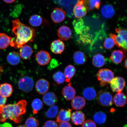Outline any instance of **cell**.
<instances>
[{
  "mask_svg": "<svg viewBox=\"0 0 127 127\" xmlns=\"http://www.w3.org/2000/svg\"><path fill=\"white\" fill-rule=\"evenodd\" d=\"M12 23V31L16 37L12 38L11 47L20 48L28 42H32L36 36L35 30L22 23L18 19L13 21Z\"/></svg>",
  "mask_w": 127,
  "mask_h": 127,
  "instance_id": "6da1fadb",
  "label": "cell"
},
{
  "mask_svg": "<svg viewBox=\"0 0 127 127\" xmlns=\"http://www.w3.org/2000/svg\"><path fill=\"white\" fill-rule=\"evenodd\" d=\"M27 102L22 100L15 104H9L0 107V122L4 123L7 119L17 124L23 120V116L26 112Z\"/></svg>",
  "mask_w": 127,
  "mask_h": 127,
  "instance_id": "7a4b0ae2",
  "label": "cell"
},
{
  "mask_svg": "<svg viewBox=\"0 0 127 127\" xmlns=\"http://www.w3.org/2000/svg\"><path fill=\"white\" fill-rule=\"evenodd\" d=\"M97 77L100 82V85L102 86H104L107 84L110 83L114 78V74L110 69H101L98 72Z\"/></svg>",
  "mask_w": 127,
  "mask_h": 127,
  "instance_id": "3957f363",
  "label": "cell"
},
{
  "mask_svg": "<svg viewBox=\"0 0 127 127\" xmlns=\"http://www.w3.org/2000/svg\"><path fill=\"white\" fill-rule=\"evenodd\" d=\"M113 96L108 92L100 91L96 95V100L101 106L108 107L111 106L113 104Z\"/></svg>",
  "mask_w": 127,
  "mask_h": 127,
  "instance_id": "277c9868",
  "label": "cell"
},
{
  "mask_svg": "<svg viewBox=\"0 0 127 127\" xmlns=\"http://www.w3.org/2000/svg\"><path fill=\"white\" fill-rule=\"evenodd\" d=\"M34 82L32 78L28 76L22 77L19 80L18 85L19 88L25 93L31 92L34 87Z\"/></svg>",
  "mask_w": 127,
  "mask_h": 127,
  "instance_id": "5b68a950",
  "label": "cell"
},
{
  "mask_svg": "<svg viewBox=\"0 0 127 127\" xmlns=\"http://www.w3.org/2000/svg\"><path fill=\"white\" fill-rule=\"evenodd\" d=\"M111 89L114 92L121 93L126 85V82L123 78L116 77L112 79L110 83Z\"/></svg>",
  "mask_w": 127,
  "mask_h": 127,
  "instance_id": "8992f818",
  "label": "cell"
},
{
  "mask_svg": "<svg viewBox=\"0 0 127 127\" xmlns=\"http://www.w3.org/2000/svg\"><path fill=\"white\" fill-rule=\"evenodd\" d=\"M73 25L75 32L79 36L87 34L90 30L89 28L85 25L83 20L81 18L74 20Z\"/></svg>",
  "mask_w": 127,
  "mask_h": 127,
  "instance_id": "52a82bcc",
  "label": "cell"
},
{
  "mask_svg": "<svg viewBox=\"0 0 127 127\" xmlns=\"http://www.w3.org/2000/svg\"><path fill=\"white\" fill-rule=\"evenodd\" d=\"M84 3V0H79L74 6L73 12L76 18H81L86 15L87 9Z\"/></svg>",
  "mask_w": 127,
  "mask_h": 127,
  "instance_id": "ba28073f",
  "label": "cell"
},
{
  "mask_svg": "<svg viewBox=\"0 0 127 127\" xmlns=\"http://www.w3.org/2000/svg\"><path fill=\"white\" fill-rule=\"evenodd\" d=\"M35 58L38 63L42 66L48 64L51 60L50 54L44 50H41L38 52L36 55Z\"/></svg>",
  "mask_w": 127,
  "mask_h": 127,
  "instance_id": "9c48e42d",
  "label": "cell"
},
{
  "mask_svg": "<svg viewBox=\"0 0 127 127\" xmlns=\"http://www.w3.org/2000/svg\"><path fill=\"white\" fill-rule=\"evenodd\" d=\"M127 56L126 50L124 49L115 50L113 52L110 57V59L116 64L121 63Z\"/></svg>",
  "mask_w": 127,
  "mask_h": 127,
  "instance_id": "30bf717a",
  "label": "cell"
},
{
  "mask_svg": "<svg viewBox=\"0 0 127 127\" xmlns=\"http://www.w3.org/2000/svg\"><path fill=\"white\" fill-rule=\"evenodd\" d=\"M66 15L65 11L59 8H56L54 9L51 15L52 21L55 23L63 22L65 18Z\"/></svg>",
  "mask_w": 127,
  "mask_h": 127,
  "instance_id": "8fae6325",
  "label": "cell"
},
{
  "mask_svg": "<svg viewBox=\"0 0 127 127\" xmlns=\"http://www.w3.org/2000/svg\"><path fill=\"white\" fill-rule=\"evenodd\" d=\"M50 86L48 81L44 79H39L36 82V91L39 94L44 95L48 91Z\"/></svg>",
  "mask_w": 127,
  "mask_h": 127,
  "instance_id": "7c38bea8",
  "label": "cell"
},
{
  "mask_svg": "<svg viewBox=\"0 0 127 127\" xmlns=\"http://www.w3.org/2000/svg\"><path fill=\"white\" fill-rule=\"evenodd\" d=\"M72 111V109H60L57 117L56 122L58 123L69 122L70 120Z\"/></svg>",
  "mask_w": 127,
  "mask_h": 127,
  "instance_id": "4fadbf2b",
  "label": "cell"
},
{
  "mask_svg": "<svg viewBox=\"0 0 127 127\" xmlns=\"http://www.w3.org/2000/svg\"><path fill=\"white\" fill-rule=\"evenodd\" d=\"M51 51L56 54H60L64 51L65 49L64 44L60 39L54 41L50 46Z\"/></svg>",
  "mask_w": 127,
  "mask_h": 127,
  "instance_id": "5bb4252c",
  "label": "cell"
},
{
  "mask_svg": "<svg viewBox=\"0 0 127 127\" xmlns=\"http://www.w3.org/2000/svg\"><path fill=\"white\" fill-rule=\"evenodd\" d=\"M62 93L65 99L70 101L75 97L76 92L73 87L71 86V83H70L67 86L64 87Z\"/></svg>",
  "mask_w": 127,
  "mask_h": 127,
  "instance_id": "9a60e30c",
  "label": "cell"
},
{
  "mask_svg": "<svg viewBox=\"0 0 127 127\" xmlns=\"http://www.w3.org/2000/svg\"><path fill=\"white\" fill-rule=\"evenodd\" d=\"M43 100L45 104L48 106L54 105L58 102V99L57 95L53 92L47 93L44 94Z\"/></svg>",
  "mask_w": 127,
  "mask_h": 127,
  "instance_id": "2e32d148",
  "label": "cell"
},
{
  "mask_svg": "<svg viewBox=\"0 0 127 127\" xmlns=\"http://www.w3.org/2000/svg\"><path fill=\"white\" fill-rule=\"evenodd\" d=\"M58 35V37L64 41H67L72 36V32L69 27L66 26H62L59 29Z\"/></svg>",
  "mask_w": 127,
  "mask_h": 127,
  "instance_id": "e0dca14e",
  "label": "cell"
},
{
  "mask_svg": "<svg viewBox=\"0 0 127 127\" xmlns=\"http://www.w3.org/2000/svg\"><path fill=\"white\" fill-rule=\"evenodd\" d=\"M71 100V107L76 110H81L85 107L86 104L85 99L81 96H76Z\"/></svg>",
  "mask_w": 127,
  "mask_h": 127,
  "instance_id": "ac0fdd59",
  "label": "cell"
},
{
  "mask_svg": "<svg viewBox=\"0 0 127 127\" xmlns=\"http://www.w3.org/2000/svg\"><path fill=\"white\" fill-rule=\"evenodd\" d=\"M71 119L73 123L77 125L82 124L85 121V115L80 111H76L71 114Z\"/></svg>",
  "mask_w": 127,
  "mask_h": 127,
  "instance_id": "d6986e66",
  "label": "cell"
},
{
  "mask_svg": "<svg viewBox=\"0 0 127 127\" xmlns=\"http://www.w3.org/2000/svg\"><path fill=\"white\" fill-rule=\"evenodd\" d=\"M101 13L104 18L110 19L114 16L115 14V11L112 5L105 4L101 8Z\"/></svg>",
  "mask_w": 127,
  "mask_h": 127,
  "instance_id": "ffe728a7",
  "label": "cell"
},
{
  "mask_svg": "<svg viewBox=\"0 0 127 127\" xmlns=\"http://www.w3.org/2000/svg\"><path fill=\"white\" fill-rule=\"evenodd\" d=\"M113 102L117 107H123L127 104V97L122 92L117 93L114 96Z\"/></svg>",
  "mask_w": 127,
  "mask_h": 127,
  "instance_id": "44dd1931",
  "label": "cell"
},
{
  "mask_svg": "<svg viewBox=\"0 0 127 127\" xmlns=\"http://www.w3.org/2000/svg\"><path fill=\"white\" fill-rule=\"evenodd\" d=\"M33 53L32 49L31 47L28 45H24L21 48L19 54L22 59L27 60L31 58Z\"/></svg>",
  "mask_w": 127,
  "mask_h": 127,
  "instance_id": "7402d4cb",
  "label": "cell"
},
{
  "mask_svg": "<svg viewBox=\"0 0 127 127\" xmlns=\"http://www.w3.org/2000/svg\"><path fill=\"white\" fill-rule=\"evenodd\" d=\"M7 60L8 63L12 65L18 64L21 61L19 54L15 51L11 52L8 55Z\"/></svg>",
  "mask_w": 127,
  "mask_h": 127,
  "instance_id": "603a6c76",
  "label": "cell"
},
{
  "mask_svg": "<svg viewBox=\"0 0 127 127\" xmlns=\"http://www.w3.org/2000/svg\"><path fill=\"white\" fill-rule=\"evenodd\" d=\"M13 88L10 84L5 83L0 85V94L6 98L9 97L12 94Z\"/></svg>",
  "mask_w": 127,
  "mask_h": 127,
  "instance_id": "cb8c5ba5",
  "label": "cell"
},
{
  "mask_svg": "<svg viewBox=\"0 0 127 127\" xmlns=\"http://www.w3.org/2000/svg\"><path fill=\"white\" fill-rule=\"evenodd\" d=\"M12 38L4 33H0V49H4L10 45Z\"/></svg>",
  "mask_w": 127,
  "mask_h": 127,
  "instance_id": "d4e9b609",
  "label": "cell"
},
{
  "mask_svg": "<svg viewBox=\"0 0 127 127\" xmlns=\"http://www.w3.org/2000/svg\"><path fill=\"white\" fill-rule=\"evenodd\" d=\"M74 62L77 64H83L86 62L87 57L85 54L80 51L76 52L73 55Z\"/></svg>",
  "mask_w": 127,
  "mask_h": 127,
  "instance_id": "484cf974",
  "label": "cell"
},
{
  "mask_svg": "<svg viewBox=\"0 0 127 127\" xmlns=\"http://www.w3.org/2000/svg\"><path fill=\"white\" fill-rule=\"evenodd\" d=\"M85 7L90 11L95 8L99 10L101 4V0H84Z\"/></svg>",
  "mask_w": 127,
  "mask_h": 127,
  "instance_id": "4316f807",
  "label": "cell"
},
{
  "mask_svg": "<svg viewBox=\"0 0 127 127\" xmlns=\"http://www.w3.org/2000/svg\"><path fill=\"white\" fill-rule=\"evenodd\" d=\"M92 62L95 67H100L104 66L105 64V59L101 54H97L93 57Z\"/></svg>",
  "mask_w": 127,
  "mask_h": 127,
  "instance_id": "83f0119b",
  "label": "cell"
},
{
  "mask_svg": "<svg viewBox=\"0 0 127 127\" xmlns=\"http://www.w3.org/2000/svg\"><path fill=\"white\" fill-rule=\"evenodd\" d=\"M83 95L84 98L89 101L94 99L96 96V93L94 89L91 87L86 88L83 90Z\"/></svg>",
  "mask_w": 127,
  "mask_h": 127,
  "instance_id": "f1b7e54d",
  "label": "cell"
},
{
  "mask_svg": "<svg viewBox=\"0 0 127 127\" xmlns=\"http://www.w3.org/2000/svg\"><path fill=\"white\" fill-rule=\"evenodd\" d=\"M76 69L75 67L71 65H69L65 68L64 74L65 78V81L69 82L75 74Z\"/></svg>",
  "mask_w": 127,
  "mask_h": 127,
  "instance_id": "f546056e",
  "label": "cell"
},
{
  "mask_svg": "<svg viewBox=\"0 0 127 127\" xmlns=\"http://www.w3.org/2000/svg\"><path fill=\"white\" fill-rule=\"evenodd\" d=\"M107 118L106 114L102 112L96 113L93 116V119L95 123L99 125H102L105 123Z\"/></svg>",
  "mask_w": 127,
  "mask_h": 127,
  "instance_id": "4dcf8cb0",
  "label": "cell"
},
{
  "mask_svg": "<svg viewBox=\"0 0 127 127\" xmlns=\"http://www.w3.org/2000/svg\"><path fill=\"white\" fill-rule=\"evenodd\" d=\"M43 19L40 15H33L30 17L29 23L31 26L34 27H38L42 24Z\"/></svg>",
  "mask_w": 127,
  "mask_h": 127,
  "instance_id": "1f68e13d",
  "label": "cell"
},
{
  "mask_svg": "<svg viewBox=\"0 0 127 127\" xmlns=\"http://www.w3.org/2000/svg\"><path fill=\"white\" fill-rule=\"evenodd\" d=\"M43 106V103L40 99L36 98L33 100L32 103V107L33 109V113L37 114L38 111L42 109Z\"/></svg>",
  "mask_w": 127,
  "mask_h": 127,
  "instance_id": "d6a6232c",
  "label": "cell"
},
{
  "mask_svg": "<svg viewBox=\"0 0 127 127\" xmlns=\"http://www.w3.org/2000/svg\"><path fill=\"white\" fill-rule=\"evenodd\" d=\"M58 111L59 108L58 106H52L46 112L45 115L47 118H55L58 115Z\"/></svg>",
  "mask_w": 127,
  "mask_h": 127,
  "instance_id": "836d02e7",
  "label": "cell"
},
{
  "mask_svg": "<svg viewBox=\"0 0 127 127\" xmlns=\"http://www.w3.org/2000/svg\"><path fill=\"white\" fill-rule=\"evenodd\" d=\"M53 78L54 80L58 85L62 84L65 81L64 74L61 71L55 72L53 74Z\"/></svg>",
  "mask_w": 127,
  "mask_h": 127,
  "instance_id": "e575fe53",
  "label": "cell"
},
{
  "mask_svg": "<svg viewBox=\"0 0 127 127\" xmlns=\"http://www.w3.org/2000/svg\"><path fill=\"white\" fill-rule=\"evenodd\" d=\"M39 121L34 117H30L25 122L26 127H39Z\"/></svg>",
  "mask_w": 127,
  "mask_h": 127,
  "instance_id": "d590c367",
  "label": "cell"
},
{
  "mask_svg": "<svg viewBox=\"0 0 127 127\" xmlns=\"http://www.w3.org/2000/svg\"><path fill=\"white\" fill-rule=\"evenodd\" d=\"M115 31L124 42L126 46V50H127V29H121L116 28L115 29Z\"/></svg>",
  "mask_w": 127,
  "mask_h": 127,
  "instance_id": "8d00e7d4",
  "label": "cell"
},
{
  "mask_svg": "<svg viewBox=\"0 0 127 127\" xmlns=\"http://www.w3.org/2000/svg\"><path fill=\"white\" fill-rule=\"evenodd\" d=\"M115 45V41L112 38L108 37L104 41V47L107 50H111L113 48Z\"/></svg>",
  "mask_w": 127,
  "mask_h": 127,
  "instance_id": "74e56055",
  "label": "cell"
},
{
  "mask_svg": "<svg viewBox=\"0 0 127 127\" xmlns=\"http://www.w3.org/2000/svg\"><path fill=\"white\" fill-rule=\"evenodd\" d=\"M82 127H96V126L94 121L91 120H88L84 122Z\"/></svg>",
  "mask_w": 127,
  "mask_h": 127,
  "instance_id": "f35d334b",
  "label": "cell"
},
{
  "mask_svg": "<svg viewBox=\"0 0 127 127\" xmlns=\"http://www.w3.org/2000/svg\"><path fill=\"white\" fill-rule=\"evenodd\" d=\"M43 127H58V124L53 120H49L46 122Z\"/></svg>",
  "mask_w": 127,
  "mask_h": 127,
  "instance_id": "ab89813d",
  "label": "cell"
},
{
  "mask_svg": "<svg viewBox=\"0 0 127 127\" xmlns=\"http://www.w3.org/2000/svg\"><path fill=\"white\" fill-rule=\"evenodd\" d=\"M7 98L0 94V107L4 106L7 102Z\"/></svg>",
  "mask_w": 127,
  "mask_h": 127,
  "instance_id": "60d3db41",
  "label": "cell"
},
{
  "mask_svg": "<svg viewBox=\"0 0 127 127\" xmlns=\"http://www.w3.org/2000/svg\"><path fill=\"white\" fill-rule=\"evenodd\" d=\"M58 127H72L70 123L68 122H62L60 123Z\"/></svg>",
  "mask_w": 127,
  "mask_h": 127,
  "instance_id": "b9f144b4",
  "label": "cell"
},
{
  "mask_svg": "<svg viewBox=\"0 0 127 127\" xmlns=\"http://www.w3.org/2000/svg\"><path fill=\"white\" fill-rule=\"evenodd\" d=\"M0 127H12L10 124L8 123H5L2 124H0Z\"/></svg>",
  "mask_w": 127,
  "mask_h": 127,
  "instance_id": "7bdbcfd3",
  "label": "cell"
},
{
  "mask_svg": "<svg viewBox=\"0 0 127 127\" xmlns=\"http://www.w3.org/2000/svg\"><path fill=\"white\" fill-rule=\"evenodd\" d=\"M16 0H3V1L7 3H13Z\"/></svg>",
  "mask_w": 127,
  "mask_h": 127,
  "instance_id": "ee69618b",
  "label": "cell"
},
{
  "mask_svg": "<svg viewBox=\"0 0 127 127\" xmlns=\"http://www.w3.org/2000/svg\"><path fill=\"white\" fill-rule=\"evenodd\" d=\"M125 68L127 69V59L125 60Z\"/></svg>",
  "mask_w": 127,
  "mask_h": 127,
  "instance_id": "f6af8a7d",
  "label": "cell"
},
{
  "mask_svg": "<svg viewBox=\"0 0 127 127\" xmlns=\"http://www.w3.org/2000/svg\"><path fill=\"white\" fill-rule=\"evenodd\" d=\"M3 71V69L2 66H0V75L1 72Z\"/></svg>",
  "mask_w": 127,
  "mask_h": 127,
  "instance_id": "bcb514c9",
  "label": "cell"
},
{
  "mask_svg": "<svg viewBox=\"0 0 127 127\" xmlns=\"http://www.w3.org/2000/svg\"><path fill=\"white\" fill-rule=\"evenodd\" d=\"M17 127H26L25 125H18Z\"/></svg>",
  "mask_w": 127,
  "mask_h": 127,
  "instance_id": "7dc6e473",
  "label": "cell"
},
{
  "mask_svg": "<svg viewBox=\"0 0 127 127\" xmlns=\"http://www.w3.org/2000/svg\"></svg>",
  "mask_w": 127,
  "mask_h": 127,
  "instance_id": "c3c4849f",
  "label": "cell"
}]
</instances>
